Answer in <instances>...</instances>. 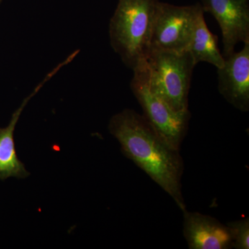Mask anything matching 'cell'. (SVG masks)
I'll return each mask as SVG.
<instances>
[{
    "label": "cell",
    "instance_id": "obj_3",
    "mask_svg": "<svg viewBox=\"0 0 249 249\" xmlns=\"http://www.w3.org/2000/svg\"><path fill=\"white\" fill-rule=\"evenodd\" d=\"M149 89L176 111L188 110V94L196 66L189 52L154 51L145 60Z\"/></svg>",
    "mask_w": 249,
    "mask_h": 249
},
{
    "label": "cell",
    "instance_id": "obj_9",
    "mask_svg": "<svg viewBox=\"0 0 249 249\" xmlns=\"http://www.w3.org/2000/svg\"><path fill=\"white\" fill-rule=\"evenodd\" d=\"M65 66L66 62L62 61L52 71L47 73L41 83L36 86L34 91L22 101L21 106L14 111L9 124L6 127H0V179L5 180L12 177L24 178L30 175L26 170L22 162L19 160L16 154L14 142L15 129L24 107L27 106L31 98L35 96L43 88L44 85Z\"/></svg>",
    "mask_w": 249,
    "mask_h": 249
},
{
    "label": "cell",
    "instance_id": "obj_8",
    "mask_svg": "<svg viewBox=\"0 0 249 249\" xmlns=\"http://www.w3.org/2000/svg\"><path fill=\"white\" fill-rule=\"evenodd\" d=\"M183 214V236L190 249H231L230 229L215 218L198 212Z\"/></svg>",
    "mask_w": 249,
    "mask_h": 249
},
{
    "label": "cell",
    "instance_id": "obj_5",
    "mask_svg": "<svg viewBox=\"0 0 249 249\" xmlns=\"http://www.w3.org/2000/svg\"><path fill=\"white\" fill-rule=\"evenodd\" d=\"M202 11L200 3L176 6L160 2L152 31L150 52L163 51L181 53L188 52L196 19Z\"/></svg>",
    "mask_w": 249,
    "mask_h": 249
},
{
    "label": "cell",
    "instance_id": "obj_11",
    "mask_svg": "<svg viewBox=\"0 0 249 249\" xmlns=\"http://www.w3.org/2000/svg\"><path fill=\"white\" fill-rule=\"evenodd\" d=\"M232 237V248L249 249V219L245 218L240 220L228 223Z\"/></svg>",
    "mask_w": 249,
    "mask_h": 249
},
{
    "label": "cell",
    "instance_id": "obj_4",
    "mask_svg": "<svg viewBox=\"0 0 249 249\" xmlns=\"http://www.w3.org/2000/svg\"><path fill=\"white\" fill-rule=\"evenodd\" d=\"M145 62L133 70L130 88L143 111L145 119L170 146L180 150L191 117L189 110L176 111L149 89Z\"/></svg>",
    "mask_w": 249,
    "mask_h": 249
},
{
    "label": "cell",
    "instance_id": "obj_7",
    "mask_svg": "<svg viewBox=\"0 0 249 249\" xmlns=\"http://www.w3.org/2000/svg\"><path fill=\"white\" fill-rule=\"evenodd\" d=\"M239 52L225 58L217 69L218 91L236 109L249 111V42Z\"/></svg>",
    "mask_w": 249,
    "mask_h": 249
},
{
    "label": "cell",
    "instance_id": "obj_2",
    "mask_svg": "<svg viewBox=\"0 0 249 249\" xmlns=\"http://www.w3.org/2000/svg\"><path fill=\"white\" fill-rule=\"evenodd\" d=\"M160 0H119L109 25L111 48L128 68L145 62Z\"/></svg>",
    "mask_w": 249,
    "mask_h": 249
},
{
    "label": "cell",
    "instance_id": "obj_6",
    "mask_svg": "<svg viewBox=\"0 0 249 249\" xmlns=\"http://www.w3.org/2000/svg\"><path fill=\"white\" fill-rule=\"evenodd\" d=\"M201 5L220 27L224 59L235 52L237 44L249 42V0H202Z\"/></svg>",
    "mask_w": 249,
    "mask_h": 249
},
{
    "label": "cell",
    "instance_id": "obj_1",
    "mask_svg": "<svg viewBox=\"0 0 249 249\" xmlns=\"http://www.w3.org/2000/svg\"><path fill=\"white\" fill-rule=\"evenodd\" d=\"M109 132L121 144L127 159L166 192L182 212L186 210L181 190L183 161L180 150L170 146L145 119L125 109L111 117Z\"/></svg>",
    "mask_w": 249,
    "mask_h": 249
},
{
    "label": "cell",
    "instance_id": "obj_12",
    "mask_svg": "<svg viewBox=\"0 0 249 249\" xmlns=\"http://www.w3.org/2000/svg\"><path fill=\"white\" fill-rule=\"evenodd\" d=\"M3 0H0V6H1V3H2Z\"/></svg>",
    "mask_w": 249,
    "mask_h": 249
},
{
    "label": "cell",
    "instance_id": "obj_10",
    "mask_svg": "<svg viewBox=\"0 0 249 249\" xmlns=\"http://www.w3.org/2000/svg\"><path fill=\"white\" fill-rule=\"evenodd\" d=\"M204 14V11L201 12L196 19L188 52L196 65L199 62H208L219 69L224 66L225 59L218 48L217 36L212 34L206 25Z\"/></svg>",
    "mask_w": 249,
    "mask_h": 249
}]
</instances>
